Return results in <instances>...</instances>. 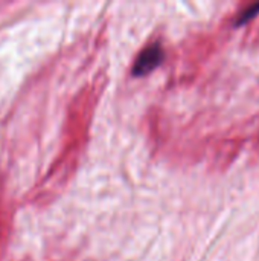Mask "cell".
Masks as SVG:
<instances>
[{
	"mask_svg": "<svg viewBox=\"0 0 259 261\" xmlns=\"http://www.w3.org/2000/svg\"><path fill=\"white\" fill-rule=\"evenodd\" d=\"M259 15V2L258 3H252L250 6H247L244 11L240 12L238 18L235 20V26H244L246 23H249L250 20H253L255 17Z\"/></svg>",
	"mask_w": 259,
	"mask_h": 261,
	"instance_id": "7a4b0ae2",
	"label": "cell"
},
{
	"mask_svg": "<svg viewBox=\"0 0 259 261\" xmlns=\"http://www.w3.org/2000/svg\"><path fill=\"white\" fill-rule=\"evenodd\" d=\"M163 58H165V52L159 43H153V44L147 46L136 58V63L133 66V75L143 76V75L150 73L151 70H154L157 66L162 64Z\"/></svg>",
	"mask_w": 259,
	"mask_h": 261,
	"instance_id": "6da1fadb",
	"label": "cell"
}]
</instances>
